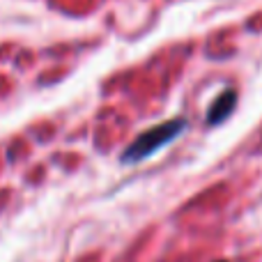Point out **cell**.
Returning <instances> with one entry per match:
<instances>
[{"mask_svg": "<svg viewBox=\"0 0 262 262\" xmlns=\"http://www.w3.org/2000/svg\"><path fill=\"white\" fill-rule=\"evenodd\" d=\"M186 127H189L186 118H172V120H168V122L157 124V127L143 131V134L136 136L134 143L122 152L120 161L127 163V166L145 161L147 157H152V154H157L159 149H163L168 143L180 138V136L186 131Z\"/></svg>", "mask_w": 262, "mask_h": 262, "instance_id": "6da1fadb", "label": "cell"}, {"mask_svg": "<svg viewBox=\"0 0 262 262\" xmlns=\"http://www.w3.org/2000/svg\"><path fill=\"white\" fill-rule=\"evenodd\" d=\"M235 106H237V92L232 90V88H228L226 92H221V95L212 101L207 115H205V124H209V127L223 124L228 118H230L232 111H235Z\"/></svg>", "mask_w": 262, "mask_h": 262, "instance_id": "7a4b0ae2", "label": "cell"}, {"mask_svg": "<svg viewBox=\"0 0 262 262\" xmlns=\"http://www.w3.org/2000/svg\"><path fill=\"white\" fill-rule=\"evenodd\" d=\"M221 262H226V260H221Z\"/></svg>", "mask_w": 262, "mask_h": 262, "instance_id": "3957f363", "label": "cell"}]
</instances>
